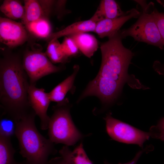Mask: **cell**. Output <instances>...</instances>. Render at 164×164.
<instances>
[{
	"label": "cell",
	"mask_w": 164,
	"mask_h": 164,
	"mask_svg": "<svg viewBox=\"0 0 164 164\" xmlns=\"http://www.w3.org/2000/svg\"><path fill=\"white\" fill-rule=\"evenodd\" d=\"M123 39L120 30L101 43V62L98 73L89 83L78 101L94 96L98 97L104 104L109 105L117 98L125 83L133 88L142 87L133 75L131 76L128 73L134 54L123 45Z\"/></svg>",
	"instance_id": "1"
},
{
	"label": "cell",
	"mask_w": 164,
	"mask_h": 164,
	"mask_svg": "<svg viewBox=\"0 0 164 164\" xmlns=\"http://www.w3.org/2000/svg\"><path fill=\"white\" fill-rule=\"evenodd\" d=\"M19 56L5 54L0 61V101L3 114L17 123L32 109L28 99L30 84Z\"/></svg>",
	"instance_id": "2"
},
{
	"label": "cell",
	"mask_w": 164,
	"mask_h": 164,
	"mask_svg": "<svg viewBox=\"0 0 164 164\" xmlns=\"http://www.w3.org/2000/svg\"><path fill=\"white\" fill-rule=\"evenodd\" d=\"M36 115L32 110L16 123L15 135L20 153L28 164H48L49 157L57 150L54 143L42 135L36 127Z\"/></svg>",
	"instance_id": "3"
},
{
	"label": "cell",
	"mask_w": 164,
	"mask_h": 164,
	"mask_svg": "<svg viewBox=\"0 0 164 164\" xmlns=\"http://www.w3.org/2000/svg\"><path fill=\"white\" fill-rule=\"evenodd\" d=\"M64 101L54 108L50 117L48 129L49 139L54 143L74 145L84 135L74 124L70 113V107Z\"/></svg>",
	"instance_id": "4"
},
{
	"label": "cell",
	"mask_w": 164,
	"mask_h": 164,
	"mask_svg": "<svg viewBox=\"0 0 164 164\" xmlns=\"http://www.w3.org/2000/svg\"><path fill=\"white\" fill-rule=\"evenodd\" d=\"M141 6L142 12L137 21L130 27L120 30L124 39L132 37L135 41L145 43L163 50L164 43L162 40L152 13L154 4L145 1H135Z\"/></svg>",
	"instance_id": "5"
},
{
	"label": "cell",
	"mask_w": 164,
	"mask_h": 164,
	"mask_svg": "<svg viewBox=\"0 0 164 164\" xmlns=\"http://www.w3.org/2000/svg\"><path fill=\"white\" fill-rule=\"evenodd\" d=\"M107 132L113 140L128 144H134L142 148L144 143L151 137L149 132L142 131L113 118L111 113L104 118Z\"/></svg>",
	"instance_id": "6"
},
{
	"label": "cell",
	"mask_w": 164,
	"mask_h": 164,
	"mask_svg": "<svg viewBox=\"0 0 164 164\" xmlns=\"http://www.w3.org/2000/svg\"><path fill=\"white\" fill-rule=\"evenodd\" d=\"M22 63L31 84L35 85L42 77L58 72L61 69L60 67L53 63L45 53L38 50L27 51L24 55Z\"/></svg>",
	"instance_id": "7"
},
{
	"label": "cell",
	"mask_w": 164,
	"mask_h": 164,
	"mask_svg": "<svg viewBox=\"0 0 164 164\" xmlns=\"http://www.w3.org/2000/svg\"><path fill=\"white\" fill-rule=\"evenodd\" d=\"M22 23L0 18V41L10 48L24 44L27 40V31Z\"/></svg>",
	"instance_id": "8"
},
{
	"label": "cell",
	"mask_w": 164,
	"mask_h": 164,
	"mask_svg": "<svg viewBox=\"0 0 164 164\" xmlns=\"http://www.w3.org/2000/svg\"><path fill=\"white\" fill-rule=\"evenodd\" d=\"M28 99L30 105L40 121L41 129H48L50 117L47 111L51 101L49 93L42 88L30 84L28 90Z\"/></svg>",
	"instance_id": "9"
},
{
	"label": "cell",
	"mask_w": 164,
	"mask_h": 164,
	"mask_svg": "<svg viewBox=\"0 0 164 164\" xmlns=\"http://www.w3.org/2000/svg\"><path fill=\"white\" fill-rule=\"evenodd\" d=\"M140 12L136 9L132 8L126 12L125 15L114 19H104L96 24L94 32L100 38L111 36L118 32L124 24L133 18H138Z\"/></svg>",
	"instance_id": "10"
},
{
	"label": "cell",
	"mask_w": 164,
	"mask_h": 164,
	"mask_svg": "<svg viewBox=\"0 0 164 164\" xmlns=\"http://www.w3.org/2000/svg\"><path fill=\"white\" fill-rule=\"evenodd\" d=\"M118 3L114 0H102L94 15L90 19L96 23L104 19H116L125 14Z\"/></svg>",
	"instance_id": "11"
},
{
	"label": "cell",
	"mask_w": 164,
	"mask_h": 164,
	"mask_svg": "<svg viewBox=\"0 0 164 164\" xmlns=\"http://www.w3.org/2000/svg\"><path fill=\"white\" fill-rule=\"evenodd\" d=\"M96 23L91 19L79 21L73 23L64 29L56 32L51 33L46 38L48 43L64 36L94 32Z\"/></svg>",
	"instance_id": "12"
},
{
	"label": "cell",
	"mask_w": 164,
	"mask_h": 164,
	"mask_svg": "<svg viewBox=\"0 0 164 164\" xmlns=\"http://www.w3.org/2000/svg\"><path fill=\"white\" fill-rule=\"evenodd\" d=\"M76 44L79 50L86 56L91 58L98 48L97 39L93 35L81 33L69 36Z\"/></svg>",
	"instance_id": "13"
},
{
	"label": "cell",
	"mask_w": 164,
	"mask_h": 164,
	"mask_svg": "<svg viewBox=\"0 0 164 164\" xmlns=\"http://www.w3.org/2000/svg\"><path fill=\"white\" fill-rule=\"evenodd\" d=\"M61 157L70 164H93L84 151L82 142L71 151L65 145L60 149Z\"/></svg>",
	"instance_id": "14"
},
{
	"label": "cell",
	"mask_w": 164,
	"mask_h": 164,
	"mask_svg": "<svg viewBox=\"0 0 164 164\" xmlns=\"http://www.w3.org/2000/svg\"><path fill=\"white\" fill-rule=\"evenodd\" d=\"M79 68L74 66L73 73L48 93L51 101L60 103L64 101L66 95L73 86Z\"/></svg>",
	"instance_id": "15"
},
{
	"label": "cell",
	"mask_w": 164,
	"mask_h": 164,
	"mask_svg": "<svg viewBox=\"0 0 164 164\" xmlns=\"http://www.w3.org/2000/svg\"><path fill=\"white\" fill-rule=\"evenodd\" d=\"M24 6V14L22 21L24 25L43 17V11L38 0H25Z\"/></svg>",
	"instance_id": "16"
},
{
	"label": "cell",
	"mask_w": 164,
	"mask_h": 164,
	"mask_svg": "<svg viewBox=\"0 0 164 164\" xmlns=\"http://www.w3.org/2000/svg\"><path fill=\"white\" fill-rule=\"evenodd\" d=\"M0 10L8 18L13 20H22L24 15V6L18 0H4L0 6Z\"/></svg>",
	"instance_id": "17"
},
{
	"label": "cell",
	"mask_w": 164,
	"mask_h": 164,
	"mask_svg": "<svg viewBox=\"0 0 164 164\" xmlns=\"http://www.w3.org/2000/svg\"><path fill=\"white\" fill-rule=\"evenodd\" d=\"M15 152L11 137L0 135V164H18L14 158Z\"/></svg>",
	"instance_id": "18"
},
{
	"label": "cell",
	"mask_w": 164,
	"mask_h": 164,
	"mask_svg": "<svg viewBox=\"0 0 164 164\" xmlns=\"http://www.w3.org/2000/svg\"><path fill=\"white\" fill-rule=\"evenodd\" d=\"M25 26L28 32L38 38L46 39L51 33L50 23L48 19L45 18Z\"/></svg>",
	"instance_id": "19"
},
{
	"label": "cell",
	"mask_w": 164,
	"mask_h": 164,
	"mask_svg": "<svg viewBox=\"0 0 164 164\" xmlns=\"http://www.w3.org/2000/svg\"><path fill=\"white\" fill-rule=\"evenodd\" d=\"M45 53L53 63H63L68 58L64 53L61 43H60L58 39L49 43Z\"/></svg>",
	"instance_id": "20"
},
{
	"label": "cell",
	"mask_w": 164,
	"mask_h": 164,
	"mask_svg": "<svg viewBox=\"0 0 164 164\" xmlns=\"http://www.w3.org/2000/svg\"><path fill=\"white\" fill-rule=\"evenodd\" d=\"M16 123L12 119L6 116L2 117L0 121V135L11 137L15 134Z\"/></svg>",
	"instance_id": "21"
},
{
	"label": "cell",
	"mask_w": 164,
	"mask_h": 164,
	"mask_svg": "<svg viewBox=\"0 0 164 164\" xmlns=\"http://www.w3.org/2000/svg\"><path fill=\"white\" fill-rule=\"evenodd\" d=\"M61 45L64 53L67 57L74 56L78 53L79 49L76 44L69 36L64 38Z\"/></svg>",
	"instance_id": "22"
},
{
	"label": "cell",
	"mask_w": 164,
	"mask_h": 164,
	"mask_svg": "<svg viewBox=\"0 0 164 164\" xmlns=\"http://www.w3.org/2000/svg\"><path fill=\"white\" fill-rule=\"evenodd\" d=\"M151 137L164 141V117L161 118L156 125L151 127Z\"/></svg>",
	"instance_id": "23"
},
{
	"label": "cell",
	"mask_w": 164,
	"mask_h": 164,
	"mask_svg": "<svg viewBox=\"0 0 164 164\" xmlns=\"http://www.w3.org/2000/svg\"><path fill=\"white\" fill-rule=\"evenodd\" d=\"M152 13L164 43V13L159 12L154 6L152 9Z\"/></svg>",
	"instance_id": "24"
},
{
	"label": "cell",
	"mask_w": 164,
	"mask_h": 164,
	"mask_svg": "<svg viewBox=\"0 0 164 164\" xmlns=\"http://www.w3.org/2000/svg\"><path fill=\"white\" fill-rule=\"evenodd\" d=\"M42 8L44 18L48 19L55 1L53 0H38Z\"/></svg>",
	"instance_id": "25"
},
{
	"label": "cell",
	"mask_w": 164,
	"mask_h": 164,
	"mask_svg": "<svg viewBox=\"0 0 164 164\" xmlns=\"http://www.w3.org/2000/svg\"><path fill=\"white\" fill-rule=\"evenodd\" d=\"M150 147H148L146 148L143 149L142 150L139 151L136 154L134 158L129 162L124 163H119L118 164H136L138 160L142 155L144 152L147 151L149 152L150 151L149 149ZM104 164H112L109 162L105 160L104 162Z\"/></svg>",
	"instance_id": "26"
},
{
	"label": "cell",
	"mask_w": 164,
	"mask_h": 164,
	"mask_svg": "<svg viewBox=\"0 0 164 164\" xmlns=\"http://www.w3.org/2000/svg\"><path fill=\"white\" fill-rule=\"evenodd\" d=\"M48 164H70L61 156L52 158L49 160Z\"/></svg>",
	"instance_id": "27"
},
{
	"label": "cell",
	"mask_w": 164,
	"mask_h": 164,
	"mask_svg": "<svg viewBox=\"0 0 164 164\" xmlns=\"http://www.w3.org/2000/svg\"><path fill=\"white\" fill-rule=\"evenodd\" d=\"M154 67L158 73L164 74V64H162L158 61L155 62Z\"/></svg>",
	"instance_id": "28"
},
{
	"label": "cell",
	"mask_w": 164,
	"mask_h": 164,
	"mask_svg": "<svg viewBox=\"0 0 164 164\" xmlns=\"http://www.w3.org/2000/svg\"><path fill=\"white\" fill-rule=\"evenodd\" d=\"M157 1L164 7V0H157Z\"/></svg>",
	"instance_id": "29"
},
{
	"label": "cell",
	"mask_w": 164,
	"mask_h": 164,
	"mask_svg": "<svg viewBox=\"0 0 164 164\" xmlns=\"http://www.w3.org/2000/svg\"><path fill=\"white\" fill-rule=\"evenodd\" d=\"M18 164H28L26 161H24L20 162H18Z\"/></svg>",
	"instance_id": "30"
}]
</instances>
